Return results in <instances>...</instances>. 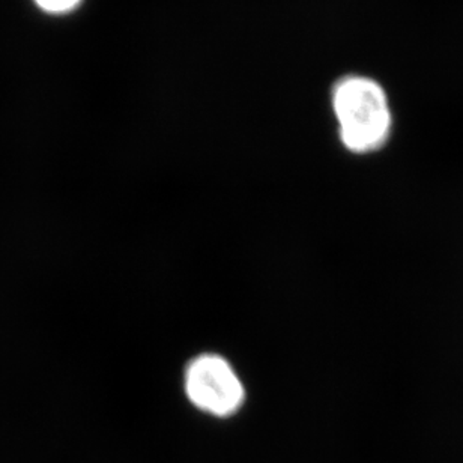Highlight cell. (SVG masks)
I'll list each match as a JSON object with an SVG mask.
<instances>
[{"label": "cell", "instance_id": "1", "mask_svg": "<svg viewBox=\"0 0 463 463\" xmlns=\"http://www.w3.org/2000/svg\"><path fill=\"white\" fill-rule=\"evenodd\" d=\"M339 137L352 154L367 156L379 151L392 137L394 118L388 92L376 79L349 74L331 92Z\"/></svg>", "mask_w": 463, "mask_h": 463}, {"label": "cell", "instance_id": "2", "mask_svg": "<svg viewBox=\"0 0 463 463\" xmlns=\"http://www.w3.org/2000/svg\"><path fill=\"white\" fill-rule=\"evenodd\" d=\"M184 387L197 410L214 417H231L244 405L245 388L228 360L203 354L185 369Z\"/></svg>", "mask_w": 463, "mask_h": 463}, {"label": "cell", "instance_id": "3", "mask_svg": "<svg viewBox=\"0 0 463 463\" xmlns=\"http://www.w3.org/2000/svg\"><path fill=\"white\" fill-rule=\"evenodd\" d=\"M40 8L47 13L62 14L76 8L80 0H35Z\"/></svg>", "mask_w": 463, "mask_h": 463}]
</instances>
